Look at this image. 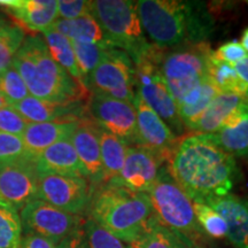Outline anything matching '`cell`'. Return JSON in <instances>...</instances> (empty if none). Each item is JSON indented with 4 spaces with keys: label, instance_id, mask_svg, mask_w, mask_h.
Returning a JSON list of instances; mask_svg holds the SVG:
<instances>
[{
    "label": "cell",
    "instance_id": "16",
    "mask_svg": "<svg viewBox=\"0 0 248 248\" xmlns=\"http://www.w3.org/2000/svg\"><path fill=\"white\" fill-rule=\"evenodd\" d=\"M0 8L30 32H44L59 18L57 0H0Z\"/></svg>",
    "mask_w": 248,
    "mask_h": 248
},
{
    "label": "cell",
    "instance_id": "2",
    "mask_svg": "<svg viewBox=\"0 0 248 248\" xmlns=\"http://www.w3.org/2000/svg\"><path fill=\"white\" fill-rule=\"evenodd\" d=\"M12 66L22 77L32 97L55 104L80 102L88 98V90L52 58L42 36H26Z\"/></svg>",
    "mask_w": 248,
    "mask_h": 248
},
{
    "label": "cell",
    "instance_id": "31",
    "mask_svg": "<svg viewBox=\"0 0 248 248\" xmlns=\"http://www.w3.org/2000/svg\"><path fill=\"white\" fill-rule=\"evenodd\" d=\"M26 36V30L16 23L8 22L0 28V75L12 64Z\"/></svg>",
    "mask_w": 248,
    "mask_h": 248
},
{
    "label": "cell",
    "instance_id": "44",
    "mask_svg": "<svg viewBox=\"0 0 248 248\" xmlns=\"http://www.w3.org/2000/svg\"><path fill=\"white\" fill-rule=\"evenodd\" d=\"M7 106H9V105L7 104V101H6L5 99L2 98L1 95H0V108H4V107H7Z\"/></svg>",
    "mask_w": 248,
    "mask_h": 248
},
{
    "label": "cell",
    "instance_id": "15",
    "mask_svg": "<svg viewBox=\"0 0 248 248\" xmlns=\"http://www.w3.org/2000/svg\"><path fill=\"white\" fill-rule=\"evenodd\" d=\"M132 104L137 114L135 145L160 154L167 162L177 138L163 120L147 106L137 93Z\"/></svg>",
    "mask_w": 248,
    "mask_h": 248
},
{
    "label": "cell",
    "instance_id": "21",
    "mask_svg": "<svg viewBox=\"0 0 248 248\" xmlns=\"http://www.w3.org/2000/svg\"><path fill=\"white\" fill-rule=\"evenodd\" d=\"M204 203L223 217L228 225L229 240L237 248H248V201L226 194L212 198Z\"/></svg>",
    "mask_w": 248,
    "mask_h": 248
},
{
    "label": "cell",
    "instance_id": "5",
    "mask_svg": "<svg viewBox=\"0 0 248 248\" xmlns=\"http://www.w3.org/2000/svg\"><path fill=\"white\" fill-rule=\"evenodd\" d=\"M91 15L100 24L111 47L125 52L131 61L151 45L142 32L135 1L95 0L91 1Z\"/></svg>",
    "mask_w": 248,
    "mask_h": 248
},
{
    "label": "cell",
    "instance_id": "1",
    "mask_svg": "<svg viewBox=\"0 0 248 248\" xmlns=\"http://www.w3.org/2000/svg\"><path fill=\"white\" fill-rule=\"evenodd\" d=\"M166 163L169 175L193 202L229 194L239 175L234 157L204 135L177 138Z\"/></svg>",
    "mask_w": 248,
    "mask_h": 248
},
{
    "label": "cell",
    "instance_id": "14",
    "mask_svg": "<svg viewBox=\"0 0 248 248\" xmlns=\"http://www.w3.org/2000/svg\"><path fill=\"white\" fill-rule=\"evenodd\" d=\"M166 160L160 154L140 146L128 147L123 168L115 183L135 192L147 193L156 182Z\"/></svg>",
    "mask_w": 248,
    "mask_h": 248
},
{
    "label": "cell",
    "instance_id": "23",
    "mask_svg": "<svg viewBox=\"0 0 248 248\" xmlns=\"http://www.w3.org/2000/svg\"><path fill=\"white\" fill-rule=\"evenodd\" d=\"M247 99L230 93H218L190 131L195 135H213L217 132L244 106Z\"/></svg>",
    "mask_w": 248,
    "mask_h": 248
},
{
    "label": "cell",
    "instance_id": "37",
    "mask_svg": "<svg viewBox=\"0 0 248 248\" xmlns=\"http://www.w3.org/2000/svg\"><path fill=\"white\" fill-rule=\"evenodd\" d=\"M28 122L12 106L0 108V132L21 136Z\"/></svg>",
    "mask_w": 248,
    "mask_h": 248
},
{
    "label": "cell",
    "instance_id": "18",
    "mask_svg": "<svg viewBox=\"0 0 248 248\" xmlns=\"http://www.w3.org/2000/svg\"><path fill=\"white\" fill-rule=\"evenodd\" d=\"M28 123L53 122L61 120H80L88 115L84 101L55 104L28 95L12 106Z\"/></svg>",
    "mask_w": 248,
    "mask_h": 248
},
{
    "label": "cell",
    "instance_id": "35",
    "mask_svg": "<svg viewBox=\"0 0 248 248\" xmlns=\"http://www.w3.org/2000/svg\"><path fill=\"white\" fill-rule=\"evenodd\" d=\"M0 95L9 106H13L30 95L23 78L12 64L0 75Z\"/></svg>",
    "mask_w": 248,
    "mask_h": 248
},
{
    "label": "cell",
    "instance_id": "42",
    "mask_svg": "<svg viewBox=\"0 0 248 248\" xmlns=\"http://www.w3.org/2000/svg\"><path fill=\"white\" fill-rule=\"evenodd\" d=\"M241 45H243V47L245 48V51H248V28L247 29L244 30L243 32V37H241Z\"/></svg>",
    "mask_w": 248,
    "mask_h": 248
},
{
    "label": "cell",
    "instance_id": "43",
    "mask_svg": "<svg viewBox=\"0 0 248 248\" xmlns=\"http://www.w3.org/2000/svg\"><path fill=\"white\" fill-rule=\"evenodd\" d=\"M8 22H9V21L7 20V18H6L5 15L0 13V28H1L2 26H5V24L8 23Z\"/></svg>",
    "mask_w": 248,
    "mask_h": 248
},
{
    "label": "cell",
    "instance_id": "11",
    "mask_svg": "<svg viewBox=\"0 0 248 248\" xmlns=\"http://www.w3.org/2000/svg\"><path fill=\"white\" fill-rule=\"evenodd\" d=\"M93 190L89 179L71 176H39L36 199L71 215L80 216L89 209Z\"/></svg>",
    "mask_w": 248,
    "mask_h": 248
},
{
    "label": "cell",
    "instance_id": "6",
    "mask_svg": "<svg viewBox=\"0 0 248 248\" xmlns=\"http://www.w3.org/2000/svg\"><path fill=\"white\" fill-rule=\"evenodd\" d=\"M212 53L213 49L207 42L162 48L160 70L176 105L208 78V61Z\"/></svg>",
    "mask_w": 248,
    "mask_h": 248
},
{
    "label": "cell",
    "instance_id": "39",
    "mask_svg": "<svg viewBox=\"0 0 248 248\" xmlns=\"http://www.w3.org/2000/svg\"><path fill=\"white\" fill-rule=\"evenodd\" d=\"M247 52L245 51L243 45L238 43L237 40H231V42L225 43L219 46L216 51H213V57L218 61L226 62V63L232 64L243 60L247 57Z\"/></svg>",
    "mask_w": 248,
    "mask_h": 248
},
{
    "label": "cell",
    "instance_id": "12",
    "mask_svg": "<svg viewBox=\"0 0 248 248\" xmlns=\"http://www.w3.org/2000/svg\"><path fill=\"white\" fill-rule=\"evenodd\" d=\"M38 179L35 160L30 157L0 163V203L21 212L36 199Z\"/></svg>",
    "mask_w": 248,
    "mask_h": 248
},
{
    "label": "cell",
    "instance_id": "32",
    "mask_svg": "<svg viewBox=\"0 0 248 248\" xmlns=\"http://www.w3.org/2000/svg\"><path fill=\"white\" fill-rule=\"evenodd\" d=\"M22 233L17 210L0 203V248H20Z\"/></svg>",
    "mask_w": 248,
    "mask_h": 248
},
{
    "label": "cell",
    "instance_id": "4",
    "mask_svg": "<svg viewBox=\"0 0 248 248\" xmlns=\"http://www.w3.org/2000/svg\"><path fill=\"white\" fill-rule=\"evenodd\" d=\"M89 210L93 221L126 244L140 237L154 217L147 193L115 183H106L93 192Z\"/></svg>",
    "mask_w": 248,
    "mask_h": 248
},
{
    "label": "cell",
    "instance_id": "9",
    "mask_svg": "<svg viewBox=\"0 0 248 248\" xmlns=\"http://www.w3.org/2000/svg\"><path fill=\"white\" fill-rule=\"evenodd\" d=\"M84 85L92 94L132 102L136 89L131 59L121 49L109 48L104 60L86 77Z\"/></svg>",
    "mask_w": 248,
    "mask_h": 248
},
{
    "label": "cell",
    "instance_id": "7",
    "mask_svg": "<svg viewBox=\"0 0 248 248\" xmlns=\"http://www.w3.org/2000/svg\"><path fill=\"white\" fill-rule=\"evenodd\" d=\"M147 195L155 218L160 224L183 234L194 244L203 237L195 218L193 201L173 181L166 167H162Z\"/></svg>",
    "mask_w": 248,
    "mask_h": 248
},
{
    "label": "cell",
    "instance_id": "29",
    "mask_svg": "<svg viewBox=\"0 0 248 248\" xmlns=\"http://www.w3.org/2000/svg\"><path fill=\"white\" fill-rule=\"evenodd\" d=\"M43 38L45 40L46 46H47L52 58H53L74 79H76L80 85H83L85 88L84 82H83V78L82 76H80V73L78 70V67H77L76 57L75 53H74L73 44H71L70 40L68 39L67 37L62 36L61 33L57 32V31L52 29V28L43 32Z\"/></svg>",
    "mask_w": 248,
    "mask_h": 248
},
{
    "label": "cell",
    "instance_id": "40",
    "mask_svg": "<svg viewBox=\"0 0 248 248\" xmlns=\"http://www.w3.org/2000/svg\"><path fill=\"white\" fill-rule=\"evenodd\" d=\"M20 248H57V246L45 238L35 234H24Z\"/></svg>",
    "mask_w": 248,
    "mask_h": 248
},
{
    "label": "cell",
    "instance_id": "33",
    "mask_svg": "<svg viewBox=\"0 0 248 248\" xmlns=\"http://www.w3.org/2000/svg\"><path fill=\"white\" fill-rule=\"evenodd\" d=\"M71 44H73L74 53H75L77 67H78L80 76H82L83 82H85L86 77L104 60V58L107 54V51L110 47L77 42H71Z\"/></svg>",
    "mask_w": 248,
    "mask_h": 248
},
{
    "label": "cell",
    "instance_id": "20",
    "mask_svg": "<svg viewBox=\"0 0 248 248\" xmlns=\"http://www.w3.org/2000/svg\"><path fill=\"white\" fill-rule=\"evenodd\" d=\"M80 120L28 123L23 133L21 135L28 157L36 160V157L39 156L46 148L62 139L70 138L73 132L78 126Z\"/></svg>",
    "mask_w": 248,
    "mask_h": 248
},
{
    "label": "cell",
    "instance_id": "3",
    "mask_svg": "<svg viewBox=\"0 0 248 248\" xmlns=\"http://www.w3.org/2000/svg\"><path fill=\"white\" fill-rule=\"evenodd\" d=\"M136 6L141 27L161 48L204 42L212 30V20L198 2L140 0Z\"/></svg>",
    "mask_w": 248,
    "mask_h": 248
},
{
    "label": "cell",
    "instance_id": "19",
    "mask_svg": "<svg viewBox=\"0 0 248 248\" xmlns=\"http://www.w3.org/2000/svg\"><path fill=\"white\" fill-rule=\"evenodd\" d=\"M35 164L39 176L59 175L86 178V172L70 138L62 139L46 148L36 157Z\"/></svg>",
    "mask_w": 248,
    "mask_h": 248
},
{
    "label": "cell",
    "instance_id": "13",
    "mask_svg": "<svg viewBox=\"0 0 248 248\" xmlns=\"http://www.w3.org/2000/svg\"><path fill=\"white\" fill-rule=\"evenodd\" d=\"M86 110L90 119L100 128L122 139L126 145H135L137 114L132 102L92 94Z\"/></svg>",
    "mask_w": 248,
    "mask_h": 248
},
{
    "label": "cell",
    "instance_id": "38",
    "mask_svg": "<svg viewBox=\"0 0 248 248\" xmlns=\"http://www.w3.org/2000/svg\"><path fill=\"white\" fill-rule=\"evenodd\" d=\"M91 14V1L85 0H59L58 15L59 18L74 20Z\"/></svg>",
    "mask_w": 248,
    "mask_h": 248
},
{
    "label": "cell",
    "instance_id": "26",
    "mask_svg": "<svg viewBox=\"0 0 248 248\" xmlns=\"http://www.w3.org/2000/svg\"><path fill=\"white\" fill-rule=\"evenodd\" d=\"M60 248H129V246L89 217L82 219L73 237Z\"/></svg>",
    "mask_w": 248,
    "mask_h": 248
},
{
    "label": "cell",
    "instance_id": "36",
    "mask_svg": "<svg viewBox=\"0 0 248 248\" xmlns=\"http://www.w3.org/2000/svg\"><path fill=\"white\" fill-rule=\"evenodd\" d=\"M28 157L21 136L0 132V163Z\"/></svg>",
    "mask_w": 248,
    "mask_h": 248
},
{
    "label": "cell",
    "instance_id": "24",
    "mask_svg": "<svg viewBox=\"0 0 248 248\" xmlns=\"http://www.w3.org/2000/svg\"><path fill=\"white\" fill-rule=\"evenodd\" d=\"M52 29L67 37L70 42L86 43V44H97L113 48L108 43L104 30L101 29L98 21L91 14L85 16L74 18V20H63L58 18Z\"/></svg>",
    "mask_w": 248,
    "mask_h": 248
},
{
    "label": "cell",
    "instance_id": "8",
    "mask_svg": "<svg viewBox=\"0 0 248 248\" xmlns=\"http://www.w3.org/2000/svg\"><path fill=\"white\" fill-rule=\"evenodd\" d=\"M161 53L162 48L151 44L144 53L132 60L136 93L164 123L169 124L173 135H183L185 128L179 119L177 105L170 94L160 70Z\"/></svg>",
    "mask_w": 248,
    "mask_h": 248
},
{
    "label": "cell",
    "instance_id": "41",
    "mask_svg": "<svg viewBox=\"0 0 248 248\" xmlns=\"http://www.w3.org/2000/svg\"><path fill=\"white\" fill-rule=\"evenodd\" d=\"M235 71H237L238 76L240 77V79L246 84L247 86V97H248V55L246 58H244L243 60L233 64Z\"/></svg>",
    "mask_w": 248,
    "mask_h": 248
},
{
    "label": "cell",
    "instance_id": "10",
    "mask_svg": "<svg viewBox=\"0 0 248 248\" xmlns=\"http://www.w3.org/2000/svg\"><path fill=\"white\" fill-rule=\"evenodd\" d=\"M20 218L24 234L45 238L57 248L63 246L73 237L83 219L37 199L21 209Z\"/></svg>",
    "mask_w": 248,
    "mask_h": 248
},
{
    "label": "cell",
    "instance_id": "22",
    "mask_svg": "<svg viewBox=\"0 0 248 248\" xmlns=\"http://www.w3.org/2000/svg\"><path fill=\"white\" fill-rule=\"evenodd\" d=\"M204 136L232 156H248V99L223 128Z\"/></svg>",
    "mask_w": 248,
    "mask_h": 248
},
{
    "label": "cell",
    "instance_id": "28",
    "mask_svg": "<svg viewBox=\"0 0 248 248\" xmlns=\"http://www.w3.org/2000/svg\"><path fill=\"white\" fill-rule=\"evenodd\" d=\"M98 125V124H97ZM98 137L100 144L102 168H104L105 184L114 181L120 175L125 161L128 145L113 133L106 131L98 125Z\"/></svg>",
    "mask_w": 248,
    "mask_h": 248
},
{
    "label": "cell",
    "instance_id": "30",
    "mask_svg": "<svg viewBox=\"0 0 248 248\" xmlns=\"http://www.w3.org/2000/svg\"><path fill=\"white\" fill-rule=\"evenodd\" d=\"M208 78L219 93L247 97V86L238 76L234 67L226 62L216 60L213 53L208 61Z\"/></svg>",
    "mask_w": 248,
    "mask_h": 248
},
{
    "label": "cell",
    "instance_id": "34",
    "mask_svg": "<svg viewBox=\"0 0 248 248\" xmlns=\"http://www.w3.org/2000/svg\"><path fill=\"white\" fill-rule=\"evenodd\" d=\"M195 218L203 234L214 239H222L228 235V225L216 210L206 203L193 202Z\"/></svg>",
    "mask_w": 248,
    "mask_h": 248
},
{
    "label": "cell",
    "instance_id": "25",
    "mask_svg": "<svg viewBox=\"0 0 248 248\" xmlns=\"http://www.w3.org/2000/svg\"><path fill=\"white\" fill-rule=\"evenodd\" d=\"M218 93L215 85L207 78L177 102L178 115L185 130H191Z\"/></svg>",
    "mask_w": 248,
    "mask_h": 248
},
{
    "label": "cell",
    "instance_id": "17",
    "mask_svg": "<svg viewBox=\"0 0 248 248\" xmlns=\"http://www.w3.org/2000/svg\"><path fill=\"white\" fill-rule=\"evenodd\" d=\"M70 140L85 170L86 178H89L92 185H104L105 176L101 162L97 124L89 116L82 119L79 121L77 129L71 135Z\"/></svg>",
    "mask_w": 248,
    "mask_h": 248
},
{
    "label": "cell",
    "instance_id": "27",
    "mask_svg": "<svg viewBox=\"0 0 248 248\" xmlns=\"http://www.w3.org/2000/svg\"><path fill=\"white\" fill-rule=\"evenodd\" d=\"M129 248H198L193 241L181 233L170 230L153 217L147 229Z\"/></svg>",
    "mask_w": 248,
    "mask_h": 248
}]
</instances>
